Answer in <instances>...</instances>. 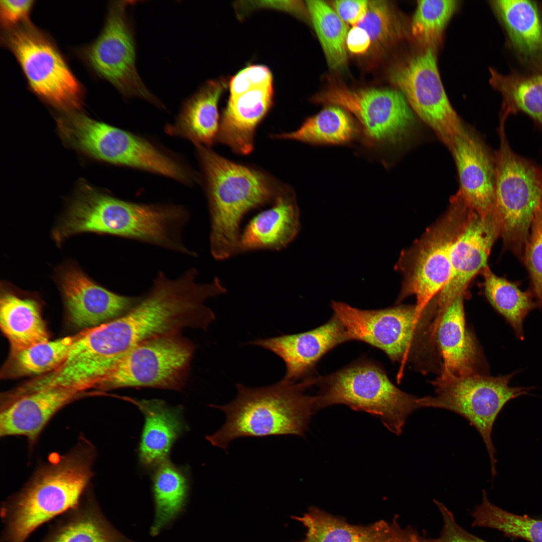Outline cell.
Wrapping results in <instances>:
<instances>
[{
  "mask_svg": "<svg viewBox=\"0 0 542 542\" xmlns=\"http://www.w3.org/2000/svg\"><path fill=\"white\" fill-rule=\"evenodd\" d=\"M505 122L500 121V147L494 157L492 218L503 249L522 261L532 220L542 202V167L512 151Z\"/></svg>",
  "mask_w": 542,
  "mask_h": 542,
  "instance_id": "cell-6",
  "label": "cell"
},
{
  "mask_svg": "<svg viewBox=\"0 0 542 542\" xmlns=\"http://www.w3.org/2000/svg\"><path fill=\"white\" fill-rule=\"evenodd\" d=\"M300 229L299 209L293 193H282L273 207L252 218L240 233L238 251L280 250L288 245Z\"/></svg>",
  "mask_w": 542,
  "mask_h": 542,
  "instance_id": "cell-22",
  "label": "cell"
},
{
  "mask_svg": "<svg viewBox=\"0 0 542 542\" xmlns=\"http://www.w3.org/2000/svg\"><path fill=\"white\" fill-rule=\"evenodd\" d=\"M368 4L367 0H338L332 2V6L345 23L354 27L365 16Z\"/></svg>",
  "mask_w": 542,
  "mask_h": 542,
  "instance_id": "cell-43",
  "label": "cell"
},
{
  "mask_svg": "<svg viewBox=\"0 0 542 542\" xmlns=\"http://www.w3.org/2000/svg\"><path fill=\"white\" fill-rule=\"evenodd\" d=\"M195 145L207 186L211 252L216 259H224L239 253V225L244 215L275 201L281 193L261 172L232 162L206 146Z\"/></svg>",
  "mask_w": 542,
  "mask_h": 542,
  "instance_id": "cell-3",
  "label": "cell"
},
{
  "mask_svg": "<svg viewBox=\"0 0 542 542\" xmlns=\"http://www.w3.org/2000/svg\"><path fill=\"white\" fill-rule=\"evenodd\" d=\"M491 5L519 59L542 73V13L534 1L496 0Z\"/></svg>",
  "mask_w": 542,
  "mask_h": 542,
  "instance_id": "cell-24",
  "label": "cell"
},
{
  "mask_svg": "<svg viewBox=\"0 0 542 542\" xmlns=\"http://www.w3.org/2000/svg\"><path fill=\"white\" fill-rule=\"evenodd\" d=\"M395 542H427L426 537L421 535L411 526H400L396 532Z\"/></svg>",
  "mask_w": 542,
  "mask_h": 542,
  "instance_id": "cell-46",
  "label": "cell"
},
{
  "mask_svg": "<svg viewBox=\"0 0 542 542\" xmlns=\"http://www.w3.org/2000/svg\"><path fill=\"white\" fill-rule=\"evenodd\" d=\"M96 456L95 447L82 437L67 453L51 455L2 503L1 542H26L42 524L75 506L89 488Z\"/></svg>",
  "mask_w": 542,
  "mask_h": 542,
  "instance_id": "cell-1",
  "label": "cell"
},
{
  "mask_svg": "<svg viewBox=\"0 0 542 542\" xmlns=\"http://www.w3.org/2000/svg\"><path fill=\"white\" fill-rule=\"evenodd\" d=\"M237 394L229 403L211 405L223 412L225 423L206 436L213 446L225 450L231 442L246 437L295 435L304 437L312 415L317 412L315 396L304 393V381L283 378L268 386L249 387L237 383Z\"/></svg>",
  "mask_w": 542,
  "mask_h": 542,
  "instance_id": "cell-2",
  "label": "cell"
},
{
  "mask_svg": "<svg viewBox=\"0 0 542 542\" xmlns=\"http://www.w3.org/2000/svg\"><path fill=\"white\" fill-rule=\"evenodd\" d=\"M307 528L300 542H393L392 521L380 520L367 525L349 523L344 518L333 516L312 507L302 516H292Z\"/></svg>",
  "mask_w": 542,
  "mask_h": 542,
  "instance_id": "cell-29",
  "label": "cell"
},
{
  "mask_svg": "<svg viewBox=\"0 0 542 542\" xmlns=\"http://www.w3.org/2000/svg\"><path fill=\"white\" fill-rule=\"evenodd\" d=\"M473 212L456 194L444 216L402 252L395 265L403 276L397 303L414 295L416 307L423 311L443 289L451 276L453 245Z\"/></svg>",
  "mask_w": 542,
  "mask_h": 542,
  "instance_id": "cell-7",
  "label": "cell"
},
{
  "mask_svg": "<svg viewBox=\"0 0 542 542\" xmlns=\"http://www.w3.org/2000/svg\"><path fill=\"white\" fill-rule=\"evenodd\" d=\"M346 48L354 54L360 55L365 53L371 47V41L367 32L358 26H354L347 34L346 41Z\"/></svg>",
  "mask_w": 542,
  "mask_h": 542,
  "instance_id": "cell-44",
  "label": "cell"
},
{
  "mask_svg": "<svg viewBox=\"0 0 542 542\" xmlns=\"http://www.w3.org/2000/svg\"><path fill=\"white\" fill-rule=\"evenodd\" d=\"M132 3L115 1L109 5L103 28L87 48L86 59L96 73L124 97H140L161 105L137 70L135 39L127 14Z\"/></svg>",
  "mask_w": 542,
  "mask_h": 542,
  "instance_id": "cell-14",
  "label": "cell"
},
{
  "mask_svg": "<svg viewBox=\"0 0 542 542\" xmlns=\"http://www.w3.org/2000/svg\"><path fill=\"white\" fill-rule=\"evenodd\" d=\"M489 72L490 85L502 97L500 117L522 112L542 128V73L504 75L491 68Z\"/></svg>",
  "mask_w": 542,
  "mask_h": 542,
  "instance_id": "cell-31",
  "label": "cell"
},
{
  "mask_svg": "<svg viewBox=\"0 0 542 542\" xmlns=\"http://www.w3.org/2000/svg\"><path fill=\"white\" fill-rule=\"evenodd\" d=\"M225 86L221 80L207 82L184 102L175 122L166 127L167 132L195 145L213 144L220 125L218 102Z\"/></svg>",
  "mask_w": 542,
  "mask_h": 542,
  "instance_id": "cell-28",
  "label": "cell"
},
{
  "mask_svg": "<svg viewBox=\"0 0 542 542\" xmlns=\"http://www.w3.org/2000/svg\"><path fill=\"white\" fill-rule=\"evenodd\" d=\"M306 7L330 67L338 69L347 61L348 26L322 1H307Z\"/></svg>",
  "mask_w": 542,
  "mask_h": 542,
  "instance_id": "cell-35",
  "label": "cell"
},
{
  "mask_svg": "<svg viewBox=\"0 0 542 542\" xmlns=\"http://www.w3.org/2000/svg\"><path fill=\"white\" fill-rule=\"evenodd\" d=\"M312 100L350 112L360 128L359 140L373 151L381 152L403 142L415 123L413 110L399 90L351 89L335 84L317 94Z\"/></svg>",
  "mask_w": 542,
  "mask_h": 542,
  "instance_id": "cell-11",
  "label": "cell"
},
{
  "mask_svg": "<svg viewBox=\"0 0 542 542\" xmlns=\"http://www.w3.org/2000/svg\"><path fill=\"white\" fill-rule=\"evenodd\" d=\"M185 220V212L180 207L127 202L90 186L77 194L68 216L69 228L74 234L114 235L190 254L181 240Z\"/></svg>",
  "mask_w": 542,
  "mask_h": 542,
  "instance_id": "cell-4",
  "label": "cell"
},
{
  "mask_svg": "<svg viewBox=\"0 0 542 542\" xmlns=\"http://www.w3.org/2000/svg\"><path fill=\"white\" fill-rule=\"evenodd\" d=\"M258 6L270 7L285 10L294 14H300L304 12V5L299 1H263L259 2Z\"/></svg>",
  "mask_w": 542,
  "mask_h": 542,
  "instance_id": "cell-45",
  "label": "cell"
},
{
  "mask_svg": "<svg viewBox=\"0 0 542 542\" xmlns=\"http://www.w3.org/2000/svg\"><path fill=\"white\" fill-rule=\"evenodd\" d=\"M145 423L138 448L141 466L154 470L169 460L175 441L188 429L181 406L171 407L161 400L136 401Z\"/></svg>",
  "mask_w": 542,
  "mask_h": 542,
  "instance_id": "cell-23",
  "label": "cell"
},
{
  "mask_svg": "<svg viewBox=\"0 0 542 542\" xmlns=\"http://www.w3.org/2000/svg\"><path fill=\"white\" fill-rule=\"evenodd\" d=\"M497 237L492 217L484 219L473 212L453 245L450 279L431 302L437 313L458 296L464 295L471 280L487 265Z\"/></svg>",
  "mask_w": 542,
  "mask_h": 542,
  "instance_id": "cell-18",
  "label": "cell"
},
{
  "mask_svg": "<svg viewBox=\"0 0 542 542\" xmlns=\"http://www.w3.org/2000/svg\"><path fill=\"white\" fill-rule=\"evenodd\" d=\"M331 307L344 326L349 341L366 343L383 351L400 363L397 377L414 356L425 334H433V313L415 305H397L377 310H361L346 303L332 301Z\"/></svg>",
  "mask_w": 542,
  "mask_h": 542,
  "instance_id": "cell-10",
  "label": "cell"
},
{
  "mask_svg": "<svg viewBox=\"0 0 542 542\" xmlns=\"http://www.w3.org/2000/svg\"><path fill=\"white\" fill-rule=\"evenodd\" d=\"M471 516L473 526L495 529L529 542H542V520L516 515L497 506L489 500L485 490Z\"/></svg>",
  "mask_w": 542,
  "mask_h": 542,
  "instance_id": "cell-36",
  "label": "cell"
},
{
  "mask_svg": "<svg viewBox=\"0 0 542 542\" xmlns=\"http://www.w3.org/2000/svg\"><path fill=\"white\" fill-rule=\"evenodd\" d=\"M61 137L71 147L96 159L142 169L183 183L188 172L147 140L129 132L71 111L57 119Z\"/></svg>",
  "mask_w": 542,
  "mask_h": 542,
  "instance_id": "cell-9",
  "label": "cell"
},
{
  "mask_svg": "<svg viewBox=\"0 0 542 542\" xmlns=\"http://www.w3.org/2000/svg\"><path fill=\"white\" fill-rule=\"evenodd\" d=\"M32 0H1L0 15L2 25L5 28H12L25 21L34 5Z\"/></svg>",
  "mask_w": 542,
  "mask_h": 542,
  "instance_id": "cell-42",
  "label": "cell"
},
{
  "mask_svg": "<svg viewBox=\"0 0 542 542\" xmlns=\"http://www.w3.org/2000/svg\"><path fill=\"white\" fill-rule=\"evenodd\" d=\"M41 542H134L120 533L102 513L89 488L62 514Z\"/></svg>",
  "mask_w": 542,
  "mask_h": 542,
  "instance_id": "cell-26",
  "label": "cell"
},
{
  "mask_svg": "<svg viewBox=\"0 0 542 542\" xmlns=\"http://www.w3.org/2000/svg\"><path fill=\"white\" fill-rule=\"evenodd\" d=\"M309 382L311 386L319 388L315 396L317 412L345 404L377 417L397 436L402 433L408 417L420 409L418 397L397 388L380 365L366 359L325 376L313 375Z\"/></svg>",
  "mask_w": 542,
  "mask_h": 542,
  "instance_id": "cell-5",
  "label": "cell"
},
{
  "mask_svg": "<svg viewBox=\"0 0 542 542\" xmlns=\"http://www.w3.org/2000/svg\"><path fill=\"white\" fill-rule=\"evenodd\" d=\"M464 295L454 299L438 313L433 323L435 344L443 361L441 372L456 376L476 373L479 354L466 327Z\"/></svg>",
  "mask_w": 542,
  "mask_h": 542,
  "instance_id": "cell-21",
  "label": "cell"
},
{
  "mask_svg": "<svg viewBox=\"0 0 542 542\" xmlns=\"http://www.w3.org/2000/svg\"><path fill=\"white\" fill-rule=\"evenodd\" d=\"M84 393L73 388L53 387L14 399L1 406V436H23L33 445L53 416Z\"/></svg>",
  "mask_w": 542,
  "mask_h": 542,
  "instance_id": "cell-20",
  "label": "cell"
},
{
  "mask_svg": "<svg viewBox=\"0 0 542 542\" xmlns=\"http://www.w3.org/2000/svg\"><path fill=\"white\" fill-rule=\"evenodd\" d=\"M442 516L443 526L436 538L426 537L427 542H487L468 532L456 521L454 514L442 502L434 499Z\"/></svg>",
  "mask_w": 542,
  "mask_h": 542,
  "instance_id": "cell-41",
  "label": "cell"
},
{
  "mask_svg": "<svg viewBox=\"0 0 542 542\" xmlns=\"http://www.w3.org/2000/svg\"><path fill=\"white\" fill-rule=\"evenodd\" d=\"M457 3L453 0L418 1L411 24L415 40L427 49L437 45Z\"/></svg>",
  "mask_w": 542,
  "mask_h": 542,
  "instance_id": "cell-37",
  "label": "cell"
},
{
  "mask_svg": "<svg viewBox=\"0 0 542 542\" xmlns=\"http://www.w3.org/2000/svg\"><path fill=\"white\" fill-rule=\"evenodd\" d=\"M357 122L348 111L328 105L307 118L296 130L273 135L274 138L300 141L313 145H346L360 137Z\"/></svg>",
  "mask_w": 542,
  "mask_h": 542,
  "instance_id": "cell-30",
  "label": "cell"
},
{
  "mask_svg": "<svg viewBox=\"0 0 542 542\" xmlns=\"http://www.w3.org/2000/svg\"><path fill=\"white\" fill-rule=\"evenodd\" d=\"M356 26L367 32L371 47L377 50L389 47L399 40L403 33L402 26L396 12L385 1H369L365 16Z\"/></svg>",
  "mask_w": 542,
  "mask_h": 542,
  "instance_id": "cell-38",
  "label": "cell"
},
{
  "mask_svg": "<svg viewBox=\"0 0 542 542\" xmlns=\"http://www.w3.org/2000/svg\"><path fill=\"white\" fill-rule=\"evenodd\" d=\"M80 334L49 340L10 352L2 369L1 377L13 379L41 376L54 371L64 362Z\"/></svg>",
  "mask_w": 542,
  "mask_h": 542,
  "instance_id": "cell-33",
  "label": "cell"
},
{
  "mask_svg": "<svg viewBox=\"0 0 542 542\" xmlns=\"http://www.w3.org/2000/svg\"><path fill=\"white\" fill-rule=\"evenodd\" d=\"M392 83L411 108L451 150L464 126L452 107L442 84L433 49L414 55L391 72Z\"/></svg>",
  "mask_w": 542,
  "mask_h": 542,
  "instance_id": "cell-15",
  "label": "cell"
},
{
  "mask_svg": "<svg viewBox=\"0 0 542 542\" xmlns=\"http://www.w3.org/2000/svg\"><path fill=\"white\" fill-rule=\"evenodd\" d=\"M195 350L180 333L148 340L126 353L94 386L99 391L130 387L179 390Z\"/></svg>",
  "mask_w": 542,
  "mask_h": 542,
  "instance_id": "cell-12",
  "label": "cell"
},
{
  "mask_svg": "<svg viewBox=\"0 0 542 542\" xmlns=\"http://www.w3.org/2000/svg\"><path fill=\"white\" fill-rule=\"evenodd\" d=\"M517 372L499 376L479 373L456 376L441 372L432 382L435 394L418 398L420 408L451 411L466 419L477 430L489 455L492 478L497 474L496 450L491 437L495 421L509 400L526 394L533 388L510 386Z\"/></svg>",
  "mask_w": 542,
  "mask_h": 542,
  "instance_id": "cell-8",
  "label": "cell"
},
{
  "mask_svg": "<svg viewBox=\"0 0 542 542\" xmlns=\"http://www.w3.org/2000/svg\"><path fill=\"white\" fill-rule=\"evenodd\" d=\"M349 341L344 326L333 314L326 323L311 330L258 339L248 344L261 347L280 357L286 369L283 378L297 382L314 375L316 365L324 355Z\"/></svg>",
  "mask_w": 542,
  "mask_h": 542,
  "instance_id": "cell-17",
  "label": "cell"
},
{
  "mask_svg": "<svg viewBox=\"0 0 542 542\" xmlns=\"http://www.w3.org/2000/svg\"><path fill=\"white\" fill-rule=\"evenodd\" d=\"M5 41L38 95L68 112L79 108L81 87L65 60L47 37L31 25L10 30Z\"/></svg>",
  "mask_w": 542,
  "mask_h": 542,
  "instance_id": "cell-13",
  "label": "cell"
},
{
  "mask_svg": "<svg viewBox=\"0 0 542 542\" xmlns=\"http://www.w3.org/2000/svg\"><path fill=\"white\" fill-rule=\"evenodd\" d=\"M272 85L230 97L220 122L217 140L235 153L248 155L253 149L257 125L272 106Z\"/></svg>",
  "mask_w": 542,
  "mask_h": 542,
  "instance_id": "cell-25",
  "label": "cell"
},
{
  "mask_svg": "<svg viewBox=\"0 0 542 542\" xmlns=\"http://www.w3.org/2000/svg\"><path fill=\"white\" fill-rule=\"evenodd\" d=\"M457 166L460 189L466 205L482 218L492 217L495 169L484 144L465 127L455 138L450 150Z\"/></svg>",
  "mask_w": 542,
  "mask_h": 542,
  "instance_id": "cell-19",
  "label": "cell"
},
{
  "mask_svg": "<svg viewBox=\"0 0 542 542\" xmlns=\"http://www.w3.org/2000/svg\"><path fill=\"white\" fill-rule=\"evenodd\" d=\"M522 262L528 273L530 291L539 308H542V202L531 223Z\"/></svg>",
  "mask_w": 542,
  "mask_h": 542,
  "instance_id": "cell-39",
  "label": "cell"
},
{
  "mask_svg": "<svg viewBox=\"0 0 542 542\" xmlns=\"http://www.w3.org/2000/svg\"><path fill=\"white\" fill-rule=\"evenodd\" d=\"M272 73L265 66H248L231 79L230 97H236L253 89L272 85Z\"/></svg>",
  "mask_w": 542,
  "mask_h": 542,
  "instance_id": "cell-40",
  "label": "cell"
},
{
  "mask_svg": "<svg viewBox=\"0 0 542 542\" xmlns=\"http://www.w3.org/2000/svg\"><path fill=\"white\" fill-rule=\"evenodd\" d=\"M481 272L488 301L511 327L516 337L523 340L524 321L538 307L532 293L529 289L523 291L516 283L496 276L488 265Z\"/></svg>",
  "mask_w": 542,
  "mask_h": 542,
  "instance_id": "cell-34",
  "label": "cell"
},
{
  "mask_svg": "<svg viewBox=\"0 0 542 542\" xmlns=\"http://www.w3.org/2000/svg\"><path fill=\"white\" fill-rule=\"evenodd\" d=\"M57 281L70 320L84 330L121 316L141 299L108 290L73 264H66L58 269Z\"/></svg>",
  "mask_w": 542,
  "mask_h": 542,
  "instance_id": "cell-16",
  "label": "cell"
},
{
  "mask_svg": "<svg viewBox=\"0 0 542 542\" xmlns=\"http://www.w3.org/2000/svg\"><path fill=\"white\" fill-rule=\"evenodd\" d=\"M153 493L155 515L150 533L158 535L184 506L189 490L187 470L167 460L154 470Z\"/></svg>",
  "mask_w": 542,
  "mask_h": 542,
  "instance_id": "cell-32",
  "label": "cell"
},
{
  "mask_svg": "<svg viewBox=\"0 0 542 542\" xmlns=\"http://www.w3.org/2000/svg\"><path fill=\"white\" fill-rule=\"evenodd\" d=\"M4 285L0 299V326L9 342L10 352L49 341L50 334L39 302Z\"/></svg>",
  "mask_w": 542,
  "mask_h": 542,
  "instance_id": "cell-27",
  "label": "cell"
}]
</instances>
